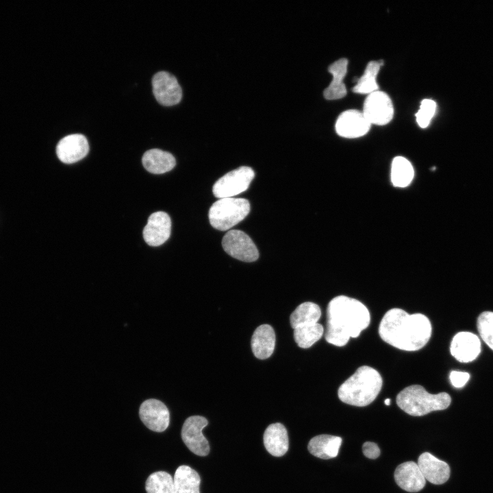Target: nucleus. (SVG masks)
<instances>
[{"instance_id": "nucleus-14", "label": "nucleus", "mask_w": 493, "mask_h": 493, "mask_svg": "<svg viewBox=\"0 0 493 493\" xmlns=\"http://www.w3.org/2000/svg\"><path fill=\"white\" fill-rule=\"evenodd\" d=\"M170 229V216L164 212H154L148 218L147 223L144 228V240L150 246H160L168 239Z\"/></svg>"}, {"instance_id": "nucleus-10", "label": "nucleus", "mask_w": 493, "mask_h": 493, "mask_svg": "<svg viewBox=\"0 0 493 493\" xmlns=\"http://www.w3.org/2000/svg\"><path fill=\"white\" fill-rule=\"evenodd\" d=\"M153 94L157 102L171 106L180 102L182 90L176 77L166 71H160L152 78Z\"/></svg>"}, {"instance_id": "nucleus-27", "label": "nucleus", "mask_w": 493, "mask_h": 493, "mask_svg": "<svg viewBox=\"0 0 493 493\" xmlns=\"http://www.w3.org/2000/svg\"><path fill=\"white\" fill-rule=\"evenodd\" d=\"M324 328L318 323L303 325L294 329V338L298 346L303 349L311 347L323 336Z\"/></svg>"}, {"instance_id": "nucleus-13", "label": "nucleus", "mask_w": 493, "mask_h": 493, "mask_svg": "<svg viewBox=\"0 0 493 493\" xmlns=\"http://www.w3.org/2000/svg\"><path fill=\"white\" fill-rule=\"evenodd\" d=\"M88 140L80 134L64 137L56 147V153L59 160L66 164H73L81 160L88 154Z\"/></svg>"}, {"instance_id": "nucleus-8", "label": "nucleus", "mask_w": 493, "mask_h": 493, "mask_svg": "<svg viewBox=\"0 0 493 493\" xmlns=\"http://www.w3.org/2000/svg\"><path fill=\"white\" fill-rule=\"evenodd\" d=\"M362 113L371 125H385L394 116L392 101L385 92L375 91L366 98Z\"/></svg>"}, {"instance_id": "nucleus-21", "label": "nucleus", "mask_w": 493, "mask_h": 493, "mask_svg": "<svg viewBox=\"0 0 493 493\" xmlns=\"http://www.w3.org/2000/svg\"><path fill=\"white\" fill-rule=\"evenodd\" d=\"M342 443V438L331 435H319L312 438L308 444L309 452L323 459L336 457Z\"/></svg>"}, {"instance_id": "nucleus-17", "label": "nucleus", "mask_w": 493, "mask_h": 493, "mask_svg": "<svg viewBox=\"0 0 493 493\" xmlns=\"http://www.w3.org/2000/svg\"><path fill=\"white\" fill-rule=\"evenodd\" d=\"M394 479L397 485L409 492H416L425 485L426 480L418 464L412 461L399 465L394 471Z\"/></svg>"}, {"instance_id": "nucleus-29", "label": "nucleus", "mask_w": 493, "mask_h": 493, "mask_svg": "<svg viewBox=\"0 0 493 493\" xmlns=\"http://www.w3.org/2000/svg\"><path fill=\"white\" fill-rule=\"evenodd\" d=\"M477 325L482 340L493 351V312H482L477 318Z\"/></svg>"}, {"instance_id": "nucleus-26", "label": "nucleus", "mask_w": 493, "mask_h": 493, "mask_svg": "<svg viewBox=\"0 0 493 493\" xmlns=\"http://www.w3.org/2000/svg\"><path fill=\"white\" fill-rule=\"evenodd\" d=\"M382 64L381 60L369 62L364 74L357 79L356 85L353 86V91L355 93L369 94L378 90L377 75Z\"/></svg>"}, {"instance_id": "nucleus-5", "label": "nucleus", "mask_w": 493, "mask_h": 493, "mask_svg": "<svg viewBox=\"0 0 493 493\" xmlns=\"http://www.w3.org/2000/svg\"><path fill=\"white\" fill-rule=\"evenodd\" d=\"M250 203L242 198H223L214 203L209 210L211 225L226 231L242 221L249 213Z\"/></svg>"}, {"instance_id": "nucleus-9", "label": "nucleus", "mask_w": 493, "mask_h": 493, "mask_svg": "<svg viewBox=\"0 0 493 493\" xmlns=\"http://www.w3.org/2000/svg\"><path fill=\"white\" fill-rule=\"evenodd\" d=\"M222 245L227 254L237 260L251 262L259 257L258 250L253 240L240 230L229 231L223 238Z\"/></svg>"}, {"instance_id": "nucleus-24", "label": "nucleus", "mask_w": 493, "mask_h": 493, "mask_svg": "<svg viewBox=\"0 0 493 493\" xmlns=\"http://www.w3.org/2000/svg\"><path fill=\"white\" fill-rule=\"evenodd\" d=\"M321 316L320 307L312 302L300 304L291 314L290 325L293 329L307 325L318 323Z\"/></svg>"}, {"instance_id": "nucleus-25", "label": "nucleus", "mask_w": 493, "mask_h": 493, "mask_svg": "<svg viewBox=\"0 0 493 493\" xmlns=\"http://www.w3.org/2000/svg\"><path fill=\"white\" fill-rule=\"evenodd\" d=\"M414 176L411 162L402 156L395 157L391 166V181L394 186L405 188L409 186Z\"/></svg>"}, {"instance_id": "nucleus-23", "label": "nucleus", "mask_w": 493, "mask_h": 493, "mask_svg": "<svg viewBox=\"0 0 493 493\" xmlns=\"http://www.w3.org/2000/svg\"><path fill=\"white\" fill-rule=\"evenodd\" d=\"M173 481L175 493H200V476L188 466H179L175 470Z\"/></svg>"}, {"instance_id": "nucleus-1", "label": "nucleus", "mask_w": 493, "mask_h": 493, "mask_svg": "<svg viewBox=\"0 0 493 493\" xmlns=\"http://www.w3.org/2000/svg\"><path fill=\"white\" fill-rule=\"evenodd\" d=\"M380 338L390 345L405 351L421 349L432 333L429 319L424 314H409L400 308H392L383 316L379 326Z\"/></svg>"}, {"instance_id": "nucleus-19", "label": "nucleus", "mask_w": 493, "mask_h": 493, "mask_svg": "<svg viewBox=\"0 0 493 493\" xmlns=\"http://www.w3.org/2000/svg\"><path fill=\"white\" fill-rule=\"evenodd\" d=\"M275 345V334L270 325L264 324L256 328L251 338V349L257 358H268L274 351Z\"/></svg>"}, {"instance_id": "nucleus-11", "label": "nucleus", "mask_w": 493, "mask_h": 493, "mask_svg": "<svg viewBox=\"0 0 493 493\" xmlns=\"http://www.w3.org/2000/svg\"><path fill=\"white\" fill-rule=\"evenodd\" d=\"M139 417L143 424L155 432L164 431L170 423V413L166 405L155 399H147L139 408Z\"/></svg>"}, {"instance_id": "nucleus-30", "label": "nucleus", "mask_w": 493, "mask_h": 493, "mask_svg": "<svg viewBox=\"0 0 493 493\" xmlns=\"http://www.w3.org/2000/svg\"><path fill=\"white\" fill-rule=\"evenodd\" d=\"M435 110L436 103L433 100L429 99H423L420 103L418 111L415 114L418 125L421 128L428 127L435 113Z\"/></svg>"}, {"instance_id": "nucleus-3", "label": "nucleus", "mask_w": 493, "mask_h": 493, "mask_svg": "<svg viewBox=\"0 0 493 493\" xmlns=\"http://www.w3.org/2000/svg\"><path fill=\"white\" fill-rule=\"evenodd\" d=\"M382 385V377L377 370L362 366L339 387L338 396L344 403L364 407L377 398Z\"/></svg>"}, {"instance_id": "nucleus-31", "label": "nucleus", "mask_w": 493, "mask_h": 493, "mask_svg": "<svg viewBox=\"0 0 493 493\" xmlns=\"http://www.w3.org/2000/svg\"><path fill=\"white\" fill-rule=\"evenodd\" d=\"M449 379L454 387L460 388L466 385L470 379V375L466 372L453 370L450 373Z\"/></svg>"}, {"instance_id": "nucleus-15", "label": "nucleus", "mask_w": 493, "mask_h": 493, "mask_svg": "<svg viewBox=\"0 0 493 493\" xmlns=\"http://www.w3.org/2000/svg\"><path fill=\"white\" fill-rule=\"evenodd\" d=\"M481 349V341L478 336L468 331H461L455 335L450 346L451 355L460 362L475 360Z\"/></svg>"}, {"instance_id": "nucleus-33", "label": "nucleus", "mask_w": 493, "mask_h": 493, "mask_svg": "<svg viewBox=\"0 0 493 493\" xmlns=\"http://www.w3.org/2000/svg\"><path fill=\"white\" fill-rule=\"evenodd\" d=\"M390 402H391V400H390V399H386L384 401V403H385L386 405H390Z\"/></svg>"}, {"instance_id": "nucleus-4", "label": "nucleus", "mask_w": 493, "mask_h": 493, "mask_svg": "<svg viewBox=\"0 0 493 493\" xmlns=\"http://www.w3.org/2000/svg\"><path fill=\"white\" fill-rule=\"evenodd\" d=\"M451 402V398L448 393L431 394L420 385L406 387L396 396L397 405L413 416H421L433 411L445 409Z\"/></svg>"}, {"instance_id": "nucleus-28", "label": "nucleus", "mask_w": 493, "mask_h": 493, "mask_svg": "<svg viewBox=\"0 0 493 493\" xmlns=\"http://www.w3.org/2000/svg\"><path fill=\"white\" fill-rule=\"evenodd\" d=\"M147 493H175L173 477L167 472L157 471L146 480Z\"/></svg>"}, {"instance_id": "nucleus-22", "label": "nucleus", "mask_w": 493, "mask_h": 493, "mask_svg": "<svg viewBox=\"0 0 493 493\" xmlns=\"http://www.w3.org/2000/svg\"><path fill=\"white\" fill-rule=\"evenodd\" d=\"M145 169L153 174H163L172 170L176 164L174 156L166 151L153 149L147 151L142 158Z\"/></svg>"}, {"instance_id": "nucleus-12", "label": "nucleus", "mask_w": 493, "mask_h": 493, "mask_svg": "<svg viewBox=\"0 0 493 493\" xmlns=\"http://www.w3.org/2000/svg\"><path fill=\"white\" fill-rule=\"evenodd\" d=\"M370 125L362 112L348 110L339 115L335 129L336 133L342 137L355 138L366 134L370 129Z\"/></svg>"}, {"instance_id": "nucleus-6", "label": "nucleus", "mask_w": 493, "mask_h": 493, "mask_svg": "<svg viewBox=\"0 0 493 493\" xmlns=\"http://www.w3.org/2000/svg\"><path fill=\"white\" fill-rule=\"evenodd\" d=\"M254 177L251 167L240 166L218 179L213 186V194L219 199L233 197L246 190Z\"/></svg>"}, {"instance_id": "nucleus-16", "label": "nucleus", "mask_w": 493, "mask_h": 493, "mask_svg": "<svg viewBox=\"0 0 493 493\" xmlns=\"http://www.w3.org/2000/svg\"><path fill=\"white\" fill-rule=\"evenodd\" d=\"M417 464L425 480L433 484H442L450 477L448 464L428 452L419 456Z\"/></svg>"}, {"instance_id": "nucleus-2", "label": "nucleus", "mask_w": 493, "mask_h": 493, "mask_svg": "<svg viewBox=\"0 0 493 493\" xmlns=\"http://www.w3.org/2000/svg\"><path fill=\"white\" fill-rule=\"evenodd\" d=\"M370 322V312L361 301L337 296L327 305L325 340L334 346H343L351 338H357Z\"/></svg>"}, {"instance_id": "nucleus-7", "label": "nucleus", "mask_w": 493, "mask_h": 493, "mask_svg": "<svg viewBox=\"0 0 493 493\" xmlns=\"http://www.w3.org/2000/svg\"><path fill=\"white\" fill-rule=\"evenodd\" d=\"M207 420L201 416H192L184 421L181 435L188 448L199 456H206L210 453L208 441L203 434L207 425Z\"/></svg>"}, {"instance_id": "nucleus-20", "label": "nucleus", "mask_w": 493, "mask_h": 493, "mask_svg": "<svg viewBox=\"0 0 493 493\" xmlns=\"http://www.w3.org/2000/svg\"><path fill=\"white\" fill-rule=\"evenodd\" d=\"M348 60L341 58L329 66V71L333 79L329 86L324 90V97L327 100L342 99L346 94V89L343 82L347 72Z\"/></svg>"}, {"instance_id": "nucleus-32", "label": "nucleus", "mask_w": 493, "mask_h": 493, "mask_svg": "<svg viewBox=\"0 0 493 493\" xmlns=\"http://www.w3.org/2000/svg\"><path fill=\"white\" fill-rule=\"evenodd\" d=\"M364 455L369 459H376L380 455V449L378 446L372 442H366L362 446Z\"/></svg>"}, {"instance_id": "nucleus-18", "label": "nucleus", "mask_w": 493, "mask_h": 493, "mask_svg": "<svg viewBox=\"0 0 493 493\" xmlns=\"http://www.w3.org/2000/svg\"><path fill=\"white\" fill-rule=\"evenodd\" d=\"M263 440L266 451L275 457L283 456L288 450V432L281 423L270 425L264 431Z\"/></svg>"}]
</instances>
